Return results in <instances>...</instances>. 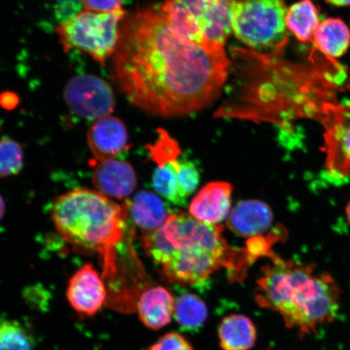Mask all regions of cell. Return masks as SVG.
I'll return each instance as SVG.
<instances>
[{
  "instance_id": "6da1fadb",
  "label": "cell",
  "mask_w": 350,
  "mask_h": 350,
  "mask_svg": "<svg viewBox=\"0 0 350 350\" xmlns=\"http://www.w3.org/2000/svg\"><path fill=\"white\" fill-rule=\"evenodd\" d=\"M112 58L113 80L130 103L161 117L189 115L215 102L230 68L225 47L187 40L159 5L125 17Z\"/></svg>"
},
{
  "instance_id": "7a4b0ae2",
  "label": "cell",
  "mask_w": 350,
  "mask_h": 350,
  "mask_svg": "<svg viewBox=\"0 0 350 350\" xmlns=\"http://www.w3.org/2000/svg\"><path fill=\"white\" fill-rule=\"evenodd\" d=\"M223 228L196 220L187 213H172L165 224L142 238L144 252L170 282L196 284L221 268L241 281L256 260L248 247L230 246Z\"/></svg>"
},
{
  "instance_id": "3957f363",
  "label": "cell",
  "mask_w": 350,
  "mask_h": 350,
  "mask_svg": "<svg viewBox=\"0 0 350 350\" xmlns=\"http://www.w3.org/2000/svg\"><path fill=\"white\" fill-rule=\"evenodd\" d=\"M257 280L256 300L262 308L281 314L286 325L301 334L335 321L340 308L338 283L314 266L284 260L273 252Z\"/></svg>"
},
{
  "instance_id": "277c9868",
  "label": "cell",
  "mask_w": 350,
  "mask_h": 350,
  "mask_svg": "<svg viewBox=\"0 0 350 350\" xmlns=\"http://www.w3.org/2000/svg\"><path fill=\"white\" fill-rule=\"evenodd\" d=\"M126 204L120 206L98 191L81 188L57 197L51 218L62 237L81 250L98 253L103 262V278L117 274V249L124 241Z\"/></svg>"
},
{
  "instance_id": "5b68a950",
  "label": "cell",
  "mask_w": 350,
  "mask_h": 350,
  "mask_svg": "<svg viewBox=\"0 0 350 350\" xmlns=\"http://www.w3.org/2000/svg\"><path fill=\"white\" fill-rule=\"evenodd\" d=\"M284 0H234L232 29L253 51L278 54L287 42Z\"/></svg>"
},
{
  "instance_id": "8992f818",
  "label": "cell",
  "mask_w": 350,
  "mask_h": 350,
  "mask_svg": "<svg viewBox=\"0 0 350 350\" xmlns=\"http://www.w3.org/2000/svg\"><path fill=\"white\" fill-rule=\"evenodd\" d=\"M126 15L124 10L111 13L85 10L64 21L55 32L65 52L78 50L105 65L116 53Z\"/></svg>"
},
{
  "instance_id": "52a82bcc",
  "label": "cell",
  "mask_w": 350,
  "mask_h": 350,
  "mask_svg": "<svg viewBox=\"0 0 350 350\" xmlns=\"http://www.w3.org/2000/svg\"><path fill=\"white\" fill-rule=\"evenodd\" d=\"M64 97L70 109L86 120L111 116L116 104L111 85L91 74L72 77L65 86Z\"/></svg>"
},
{
  "instance_id": "ba28073f",
  "label": "cell",
  "mask_w": 350,
  "mask_h": 350,
  "mask_svg": "<svg viewBox=\"0 0 350 350\" xmlns=\"http://www.w3.org/2000/svg\"><path fill=\"white\" fill-rule=\"evenodd\" d=\"M319 121L325 129L327 173L338 178L350 176V103L328 105Z\"/></svg>"
},
{
  "instance_id": "9c48e42d",
  "label": "cell",
  "mask_w": 350,
  "mask_h": 350,
  "mask_svg": "<svg viewBox=\"0 0 350 350\" xmlns=\"http://www.w3.org/2000/svg\"><path fill=\"white\" fill-rule=\"evenodd\" d=\"M108 292L103 278L92 264L83 265L70 279L67 299L79 314L93 317L103 308Z\"/></svg>"
},
{
  "instance_id": "30bf717a",
  "label": "cell",
  "mask_w": 350,
  "mask_h": 350,
  "mask_svg": "<svg viewBox=\"0 0 350 350\" xmlns=\"http://www.w3.org/2000/svg\"><path fill=\"white\" fill-rule=\"evenodd\" d=\"M87 139L91 152L98 161L116 159L129 148L124 122L111 116L94 121L88 129Z\"/></svg>"
},
{
  "instance_id": "8fae6325",
  "label": "cell",
  "mask_w": 350,
  "mask_h": 350,
  "mask_svg": "<svg viewBox=\"0 0 350 350\" xmlns=\"http://www.w3.org/2000/svg\"><path fill=\"white\" fill-rule=\"evenodd\" d=\"M92 182L100 193L119 200L126 198L137 185L133 166L116 159L99 161L94 170Z\"/></svg>"
},
{
  "instance_id": "7c38bea8",
  "label": "cell",
  "mask_w": 350,
  "mask_h": 350,
  "mask_svg": "<svg viewBox=\"0 0 350 350\" xmlns=\"http://www.w3.org/2000/svg\"><path fill=\"white\" fill-rule=\"evenodd\" d=\"M232 191L233 187L229 183H208L192 200L191 216L201 222L217 225L229 215Z\"/></svg>"
},
{
  "instance_id": "4fadbf2b",
  "label": "cell",
  "mask_w": 350,
  "mask_h": 350,
  "mask_svg": "<svg viewBox=\"0 0 350 350\" xmlns=\"http://www.w3.org/2000/svg\"><path fill=\"white\" fill-rule=\"evenodd\" d=\"M272 210L260 200L239 202L229 214L227 226L234 234L245 238L264 236L272 226Z\"/></svg>"
},
{
  "instance_id": "5bb4252c",
  "label": "cell",
  "mask_w": 350,
  "mask_h": 350,
  "mask_svg": "<svg viewBox=\"0 0 350 350\" xmlns=\"http://www.w3.org/2000/svg\"><path fill=\"white\" fill-rule=\"evenodd\" d=\"M234 0H202L199 27L204 40L212 45L225 47L232 29V6Z\"/></svg>"
},
{
  "instance_id": "9a60e30c",
  "label": "cell",
  "mask_w": 350,
  "mask_h": 350,
  "mask_svg": "<svg viewBox=\"0 0 350 350\" xmlns=\"http://www.w3.org/2000/svg\"><path fill=\"white\" fill-rule=\"evenodd\" d=\"M175 301L167 288L153 286L144 291L137 304L139 319L152 330H159L172 322Z\"/></svg>"
},
{
  "instance_id": "2e32d148",
  "label": "cell",
  "mask_w": 350,
  "mask_h": 350,
  "mask_svg": "<svg viewBox=\"0 0 350 350\" xmlns=\"http://www.w3.org/2000/svg\"><path fill=\"white\" fill-rule=\"evenodd\" d=\"M131 220L142 235L153 233L163 228L170 214L163 200L152 192H138L133 200L125 203Z\"/></svg>"
},
{
  "instance_id": "e0dca14e",
  "label": "cell",
  "mask_w": 350,
  "mask_h": 350,
  "mask_svg": "<svg viewBox=\"0 0 350 350\" xmlns=\"http://www.w3.org/2000/svg\"><path fill=\"white\" fill-rule=\"evenodd\" d=\"M201 1L167 0L161 7L166 19L179 35L199 45H208L210 43L204 40L198 23Z\"/></svg>"
},
{
  "instance_id": "ac0fdd59",
  "label": "cell",
  "mask_w": 350,
  "mask_h": 350,
  "mask_svg": "<svg viewBox=\"0 0 350 350\" xmlns=\"http://www.w3.org/2000/svg\"><path fill=\"white\" fill-rule=\"evenodd\" d=\"M223 350H250L256 340V328L243 314H230L222 319L218 329Z\"/></svg>"
},
{
  "instance_id": "d6986e66",
  "label": "cell",
  "mask_w": 350,
  "mask_h": 350,
  "mask_svg": "<svg viewBox=\"0 0 350 350\" xmlns=\"http://www.w3.org/2000/svg\"><path fill=\"white\" fill-rule=\"evenodd\" d=\"M312 42L317 49L330 58H339L350 46V31L339 18H327L319 23Z\"/></svg>"
},
{
  "instance_id": "ffe728a7",
  "label": "cell",
  "mask_w": 350,
  "mask_h": 350,
  "mask_svg": "<svg viewBox=\"0 0 350 350\" xmlns=\"http://www.w3.org/2000/svg\"><path fill=\"white\" fill-rule=\"evenodd\" d=\"M319 10L312 0H301L288 8L286 24L288 31L301 42H312L319 22Z\"/></svg>"
},
{
  "instance_id": "44dd1931",
  "label": "cell",
  "mask_w": 350,
  "mask_h": 350,
  "mask_svg": "<svg viewBox=\"0 0 350 350\" xmlns=\"http://www.w3.org/2000/svg\"><path fill=\"white\" fill-rule=\"evenodd\" d=\"M174 316L179 325L189 329H196L206 321L207 306L198 296L185 294L175 301Z\"/></svg>"
},
{
  "instance_id": "7402d4cb",
  "label": "cell",
  "mask_w": 350,
  "mask_h": 350,
  "mask_svg": "<svg viewBox=\"0 0 350 350\" xmlns=\"http://www.w3.org/2000/svg\"><path fill=\"white\" fill-rule=\"evenodd\" d=\"M178 159L157 164V167L153 173L152 185L157 193L163 196L165 199L174 204L183 205L186 200L183 199L179 191Z\"/></svg>"
},
{
  "instance_id": "603a6c76",
  "label": "cell",
  "mask_w": 350,
  "mask_h": 350,
  "mask_svg": "<svg viewBox=\"0 0 350 350\" xmlns=\"http://www.w3.org/2000/svg\"><path fill=\"white\" fill-rule=\"evenodd\" d=\"M33 345L32 335L21 323L0 322V350H33Z\"/></svg>"
},
{
  "instance_id": "cb8c5ba5",
  "label": "cell",
  "mask_w": 350,
  "mask_h": 350,
  "mask_svg": "<svg viewBox=\"0 0 350 350\" xmlns=\"http://www.w3.org/2000/svg\"><path fill=\"white\" fill-rule=\"evenodd\" d=\"M24 165L21 144L12 139L0 141V178L19 174Z\"/></svg>"
},
{
  "instance_id": "d4e9b609",
  "label": "cell",
  "mask_w": 350,
  "mask_h": 350,
  "mask_svg": "<svg viewBox=\"0 0 350 350\" xmlns=\"http://www.w3.org/2000/svg\"><path fill=\"white\" fill-rule=\"evenodd\" d=\"M157 134L154 144L148 146L152 161L157 165L178 159L182 155L178 143L164 129L157 131Z\"/></svg>"
},
{
  "instance_id": "484cf974",
  "label": "cell",
  "mask_w": 350,
  "mask_h": 350,
  "mask_svg": "<svg viewBox=\"0 0 350 350\" xmlns=\"http://www.w3.org/2000/svg\"><path fill=\"white\" fill-rule=\"evenodd\" d=\"M178 183L179 191L183 200H187L196 191L200 183V174L192 161L187 159H178Z\"/></svg>"
},
{
  "instance_id": "4316f807",
  "label": "cell",
  "mask_w": 350,
  "mask_h": 350,
  "mask_svg": "<svg viewBox=\"0 0 350 350\" xmlns=\"http://www.w3.org/2000/svg\"><path fill=\"white\" fill-rule=\"evenodd\" d=\"M148 350H194L191 345L177 332H169L161 336Z\"/></svg>"
},
{
  "instance_id": "83f0119b",
  "label": "cell",
  "mask_w": 350,
  "mask_h": 350,
  "mask_svg": "<svg viewBox=\"0 0 350 350\" xmlns=\"http://www.w3.org/2000/svg\"><path fill=\"white\" fill-rule=\"evenodd\" d=\"M87 11L98 13H111L122 10L124 0H81Z\"/></svg>"
},
{
  "instance_id": "f1b7e54d",
  "label": "cell",
  "mask_w": 350,
  "mask_h": 350,
  "mask_svg": "<svg viewBox=\"0 0 350 350\" xmlns=\"http://www.w3.org/2000/svg\"><path fill=\"white\" fill-rule=\"evenodd\" d=\"M325 1L336 7L350 6V0H325Z\"/></svg>"
},
{
  "instance_id": "f546056e",
  "label": "cell",
  "mask_w": 350,
  "mask_h": 350,
  "mask_svg": "<svg viewBox=\"0 0 350 350\" xmlns=\"http://www.w3.org/2000/svg\"><path fill=\"white\" fill-rule=\"evenodd\" d=\"M4 213H5V203H4L2 196L0 195V220L3 217Z\"/></svg>"
},
{
  "instance_id": "4dcf8cb0",
  "label": "cell",
  "mask_w": 350,
  "mask_h": 350,
  "mask_svg": "<svg viewBox=\"0 0 350 350\" xmlns=\"http://www.w3.org/2000/svg\"><path fill=\"white\" fill-rule=\"evenodd\" d=\"M347 215L350 224V201L347 207Z\"/></svg>"
},
{
  "instance_id": "1f68e13d",
  "label": "cell",
  "mask_w": 350,
  "mask_h": 350,
  "mask_svg": "<svg viewBox=\"0 0 350 350\" xmlns=\"http://www.w3.org/2000/svg\"><path fill=\"white\" fill-rule=\"evenodd\" d=\"M0 131H1V128H0Z\"/></svg>"
}]
</instances>
